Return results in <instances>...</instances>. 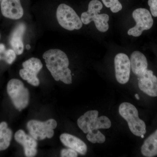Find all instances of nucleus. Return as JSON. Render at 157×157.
<instances>
[{"instance_id": "nucleus-1", "label": "nucleus", "mask_w": 157, "mask_h": 157, "mask_svg": "<svg viewBox=\"0 0 157 157\" xmlns=\"http://www.w3.org/2000/svg\"><path fill=\"white\" fill-rule=\"evenodd\" d=\"M46 67L56 81L67 84L72 82L71 71L68 68L69 60L66 54L58 49H49L43 54Z\"/></svg>"}, {"instance_id": "nucleus-2", "label": "nucleus", "mask_w": 157, "mask_h": 157, "mask_svg": "<svg viewBox=\"0 0 157 157\" xmlns=\"http://www.w3.org/2000/svg\"><path fill=\"white\" fill-rule=\"evenodd\" d=\"M119 112L121 116L127 121L131 132L137 137L146 133V124L138 116V110L131 103L124 102L120 105Z\"/></svg>"}, {"instance_id": "nucleus-3", "label": "nucleus", "mask_w": 157, "mask_h": 157, "mask_svg": "<svg viewBox=\"0 0 157 157\" xmlns=\"http://www.w3.org/2000/svg\"><path fill=\"white\" fill-rule=\"evenodd\" d=\"M102 8L103 5L100 1H90L89 4L88 11L81 14V19L82 23L87 25L92 21H94L98 30L103 33L107 32L109 29L108 22L109 16L106 14H99Z\"/></svg>"}, {"instance_id": "nucleus-4", "label": "nucleus", "mask_w": 157, "mask_h": 157, "mask_svg": "<svg viewBox=\"0 0 157 157\" xmlns=\"http://www.w3.org/2000/svg\"><path fill=\"white\" fill-rule=\"evenodd\" d=\"M97 110H89L81 116L77 120L79 128L85 134H87L100 129H109L111 126L110 120L105 116L98 117Z\"/></svg>"}, {"instance_id": "nucleus-5", "label": "nucleus", "mask_w": 157, "mask_h": 157, "mask_svg": "<svg viewBox=\"0 0 157 157\" xmlns=\"http://www.w3.org/2000/svg\"><path fill=\"white\" fill-rule=\"evenodd\" d=\"M7 92L14 107L21 111L29 104V93L25 87L22 82L18 79L13 78L7 84Z\"/></svg>"}, {"instance_id": "nucleus-6", "label": "nucleus", "mask_w": 157, "mask_h": 157, "mask_svg": "<svg viewBox=\"0 0 157 157\" xmlns=\"http://www.w3.org/2000/svg\"><path fill=\"white\" fill-rule=\"evenodd\" d=\"M56 17L60 25L68 30H78L82 27L81 18L72 8L66 4H60L59 6Z\"/></svg>"}, {"instance_id": "nucleus-7", "label": "nucleus", "mask_w": 157, "mask_h": 157, "mask_svg": "<svg viewBox=\"0 0 157 157\" xmlns=\"http://www.w3.org/2000/svg\"><path fill=\"white\" fill-rule=\"evenodd\" d=\"M57 125L56 121L51 119L44 122L31 120L28 122L27 127L30 135L36 140H40L53 137L54 129Z\"/></svg>"}, {"instance_id": "nucleus-8", "label": "nucleus", "mask_w": 157, "mask_h": 157, "mask_svg": "<svg viewBox=\"0 0 157 157\" xmlns=\"http://www.w3.org/2000/svg\"><path fill=\"white\" fill-rule=\"evenodd\" d=\"M132 16L136 24L128 31L129 36H140L144 31L150 29L152 27L153 19L150 12L147 9L142 8L136 9L133 11Z\"/></svg>"}, {"instance_id": "nucleus-9", "label": "nucleus", "mask_w": 157, "mask_h": 157, "mask_svg": "<svg viewBox=\"0 0 157 157\" xmlns=\"http://www.w3.org/2000/svg\"><path fill=\"white\" fill-rule=\"evenodd\" d=\"M23 67L19 71L21 77L33 86L39 85L40 81L37 75L43 67L42 62L36 58H31L22 63Z\"/></svg>"}, {"instance_id": "nucleus-10", "label": "nucleus", "mask_w": 157, "mask_h": 157, "mask_svg": "<svg viewBox=\"0 0 157 157\" xmlns=\"http://www.w3.org/2000/svg\"><path fill=\"white\" fill-rule=\"evenodd\" d=\"M115 76L119 83L124 84L128 82L131 73L130 60L125 54L117 55L114 58Z\"/></svg>"}, {"instance_id": "nucleus-11", "label": "nucleus", "mask_w": 157, "mask_h": 157, "mask_svg": "<svg viewBox=\"0 0 157 157\" xmlns=\"http://www.w3.org/2000/svg\"><path fill=\"white\" fill-rule=\"evenodd\" d=\"M138 78V87L142 92L150 97H157V77L152 71L147 69Z\"/></svg>"}, {"instance_id": "nucleus-12", "label": "nucleus", "mask_w": 157, "mask_h": 157, "mask_svg": "<svg viewBox=\"0 0 157 157\" xmlns=\"http://www.w3.org/2000/svg\"><path fill=\"white\" fill-rule=\"evenodd\" d=\"M14 138L17 142L23 147L26 156L33 157L36 155L38 143L35 138L30 135H27L22 130H18L15 133Z\"/></svg>"}, {"instance_id": "nucleus-13", "label": "nucleus", "mask_w": 157, "mask_h": 157, "mask_svg": "<svg viewBox=\"0 0 157 157\" xmlns=\"http://www.w3.org/2000/svg\"><path fill=\"white\" fill-rule=\"evenodd\" d=\"M1 11L4 17L11 19H19L24 14L20 0H2Z\"/></svg>"}, {"instance_id": "nucleus-14", "label": "nucleus", "mask_w": 157, "mask_h": 157, "mask_svg": "<svg viewBox=\"0 0 157 157\" xmlns=\"http://www.w3.org/2000/svg\"><path fill=\"white\" fill-rule=\"evenodd\" d=\"M25 29L24 24L20 23L15 28L10 36L9 39L10 45L17 55H21L23 52V37Z\"/></svg>"}, {"instance_id": "nucleus-15", "label": "nucleus", "mask_w": 157, "mask_h": 157, "mask_svg": "<svg viewBox=\"0 0 157 157\" xmlns=\"http://www.w3.org/2000/svg\"><path fill=\"white\" fill-rule=\"evenodd\" d=\"M60 140L67 147L74 150L82 155L86 154L87 151V146L78 137L70 134L64 133L60 136Z\"/></svg>"}, {"instance_id": "nucleus-16", "label": "nucleus", "mask_w": 157, "mask_h": 157, "mask_svg": "<svg viewBox=\"0 0 157 157\" xmlns=\"http://www.w3.org/2000/svg\"><path fill=\"white\" fill-rule=\"evenodd\" d=\"M130 60L132 72L137 77L147 70V60L145 56L140 52H134L131 55Z\"/></svg>"}, {"instance_id": "nucleus-17", "label": "nucleus", "mask_w": 157, "mask_h": 157, "mask_svg": "<svg viewBox=\"0 0 157 157\" xmlns=\"http://www.w3.org/2000/svg\"><path fill=\"white\" fill-rule=\"evenodd\" d=\"M144 156L153 157L157 155V130L145 140L141 147Z\"/></svg>"}, {"instance_id": "nucleus-18", "label": "nucleus", "mask_w": 157, "mask_h": 157, "mask_svg": "<svg viewBox=\"0 0 157 157\" xmlns=\"http://www.w3.org/2000/svg\"><path fill=\"white\" fill-rule=\"evenodd\" d=\"M12 137V131L6 122L0 123V151L6 150L10 145Z\"/></svg>"}, {"instance_id": "nucleus-19", "label": "nucleus", "mask_w": 157, "mask_h": 157, "mask_svg": "<svg viewBox=\"0 0 157 157\" xmlns=\"http://www.w3.org/2000/svg\"><path fill=\"white\" fill-rule=\"evenodd\" d=\"M16 57V53L13 49H6L4 44H0V60H3L7 63L11 64L15 60Z\"/></svg>"}, {"instance_id": "nucleus-20", "label": "nucleus", "mask_w": 157, "mask_h": 157, "mask_svg": "<svg viewBox=\"0 0 157 157\" xmlns=\"http://www.w3.org/2000/svg\"><path fill=\"white\" fill-rule=\"evenodd\" d=\"M86 138L89 141L93 144H102L106 140L105 136L98 130L87 133Z\"/></svg>"}, {"instance_id": "nucleus-21", "label": "nucleus", "mask_w": 157, "mask_h": 157, "mask_svg": "<svg viewBox=\"0 0 157 157\" xmlns=\"http://www.w3.org/2000/svg\"><path fill=\"white\" fill-rule=\"evenodd\" d=\"M107 8H109L113 13H117L122 9V6L119 0H102Z\"/></svg>"}, {"instance_id": "nucleus-22", "label": "nucleus", "mask_w": 157, "mask_h": 157, "mask_svg": "<svg viewBox=\"0 0 157 157\" xmlns=\"http://www.w3.org/2000/svg\"><path fill=\"white\" fill-rule=\"evenodd\" d=\"M78 156L77 152L71 148L63 149L61 151V157H76Z\"/></svg>"}, {"instance_id": "nucleus-23", "label": "nucleus", "mask_w": 157, "mask_h": 157, "mask_svg": "<svg viewBox=\"0 0 157 157\" xmlns=\"http://www.w3.org/2000/svg\"><path fill=\"white\" fill-rule=\"evenodd\" d=\"M148 5L149 6L152 15L155 17H157V0H148Z\"/></svg>"}, {"instance_id": "nucleus-24", "label": "nucleus", "mask_w": 157, "mask_h": 157, "mask_svg": "<svg viewBox=\"0 0 157 157\" xmlns=\"http://www.w3.org/2000/svg\"><path fill=\"white\" fill-rule=\"evenodd\" d=\"M135 98H136V99H137V100H139V99H140V98H139V96L137 94H135Z\"/></svg>"}, {"instance_id": "nucleus-25", "label": "nucleus", "mask_w": 157, "mask_h": 157, "mask_svg": "<svg viewBox=\"0 0 157 157\" xmlns=\"http://www.w3.org/2000/svg\"><path fill=\"white\" fill-rule=\"evenodd\" d=\"M26 48L27 49H30L31 48V46L30 45H26Z\"/></svg>"}, {"instance_id": "nucleus-26", "label": "nucleus", "mask_w": 157, "mask_h": 157, "mask_svg": "<svg viewBox=\"0 0 157 157\" xmlns=\"http://www.w3.org/2000/svg\"><path fill=\"white\" fill-rule=\"evenodd\" d=\"M141 138H144V135H141Z\"/></svg>"}, {"instance_id": "nucleus-27", "label": "nucleus", "mask_w": 157, "mask_h": 157, "mask_svg": "<svg viewBox=\"0 0 157 157\" xmlns=\"http://www.w3.org/2000/svg\"><path fill=\"white\" fill-rule=\"evenodd\" d=\"M0 37H1V36H0Z\"/></svg>"}]
</instances>
